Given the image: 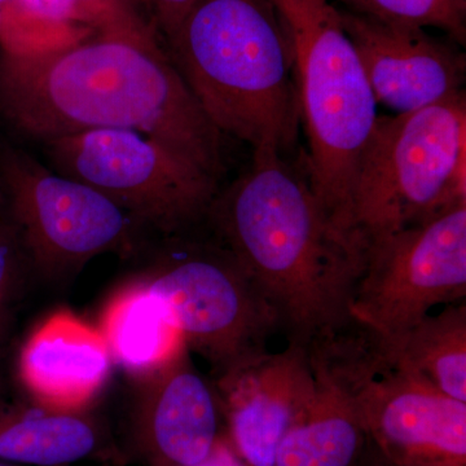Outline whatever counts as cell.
I'll return each mask as SVG.
<instances>
[{
    "label": "cell",
    "instance_id": "6da1fadb",
    "mask_svg": "<svg viewBox=\"0 0 466 466\" xmlns=\"http://www.w3.org/2000/svg\"><path fill=\"white\" fill-rule=\"evenodd\" d=\"M0 116L43 143L137 131L219 182L223 134L159 46L155 27L96 32L38 52L0 50Z\"/></svg>",
    "mask_w": 466,
    "mask_h": 466
},
{
    "label": "cell",
    "instance_id": "7a4b0ae2",
    "mask_svg": "<svg viewBox=\"0 0 466 466\" xmlns=\"http://www.w3.org/2000/svg\"><path fill=\"white\" fill-rule=\"evenodd\" d=\"M207 222L265 297L288 343L308 350L352 321L363 254L333 228L308 174L285 156L253 152L249 168L218 192Z\"/></svg>",
    "mask_w": 466,
    "mask_h": 466
},
{
    "label": "cell",
    "instance_id": "3957f363",
    "mask_svg": "<svg viewBox=\"0 0 466 466\" xmlns=\"http://www.w3.org/2000/svg\"><path fill=\"white\" fill-rule=\"evenodd\" d=\"M167 45L220 133L253 152L294 148L300 113L293 51L271 0H198Z\"/></svg>",
    "mask_w": 466,
    "mask_h": 466
},
{
    "label": "cell",
    "instance_id": "277c9868",
    "mask_svg": "<svg viewBox=\"0 0 466 466\" xmlns=\"http://www.w3.org/2000/svg\"><path fill=\"white\" fill-rule=\"evenodd\" d=\"M289 36L308 177L330 225L345 240L352 183L379 103L329 0H271Z\"/></svg>",
    "mask_w": 466,
    "mask_h": 466
},
{
    "label": "cell",
    "instance_id": "5b68a950",
    "mask_svg": "<svg viewBox=\"0 0 466 466\" xmlns=\"http://www.w3.org/2000/svg\"><path fill=\"white\" fill-rule=\"evenodd\" d=\"M465 94L379 116L352 183L349 231L370 241L429 222L466 202Z\"/></svg>",
    "mask_w": 466,
    "mask_h": 466
},
{
    "label": "cell",
    "instance_id": "8992f818",
    "mask_svg": "<svg viewBox=\"0 0 466 466\" xmlns=\"http://www.w3.org/2000/svg\"><path fill=\"white\" fill-rule=\"evenodd\" d=\"M315 376L348 398L368 441L397 466H466V403L429 388L358 321L308 349Z\"/></svg>",
    "mask_w": 466,
    "mask_h": 466
},
{
    "label": "cell",
    "instance_id": "52a82bcc",
    "mask_svg": "<svg viewBox=\"0 0 466 466\" xmlns=\"http://www.w3.org/2000/svg\"><path fill=\"white\" fill-rule=\"evenodd\" d=\"M140 280L170 309L189 351L214 377L258 357L279 330L274 311L240 263L219 242L167 238Z\"/></svg>",
    "mask_w": 466,
    "mask_h": 466
},
{
    "label": "cell",
    "instance_id": "ba28073f",
    "mask_svg": "<svg viewBox=\"0 0 466 466\" xmlns=\"http://www.w3.org/2000/svg\"><path fill=\"white\" fill-rule=\"evenodd\" d=\"M45 144L55 173L103 193L165 238L205 222L219 192L218 180L137 131L97 128Z\"/></svg>",
    "mask_w": 466,
    "mask_h": 466
},
{
    "label": "cell",
    "instance_id": "9c48e42d",
    "mask_svg": "<svg viewBox=\"0 0 466 466\" xmlns=\"http://www.w3.org/2000/svg\"><path fill=\"white\" fill-rule=\"evenodd\" d=\"M0 186L27 258L47 278L75 274L100 254L130 256L149 231L103 193L12 147L0 149Z\"/></svg>",
    "mask_w": 466,
    "mask_h": 466
},
{
    "label": "cell",
    "instance_id": "30bf717a",
    "mask_svg": "<svg viewBox=\"0 0 466 466\" xmlns=\"http://www.w3.org/2000/svg\"><path fill=\"white\" fill-rule=\"evenodd\" d=\"M466 296V202L422 225L370 241L350 315L380 336L406 332L438 305Z\"/></svg>",
    "mask_w": 466,
    "mask_h": 466
},
{
    "label": "cell",
    "instance_id": "8fae6325",
    "mask_svg": "<svg viewBox=\"0 0 466 466\" xmlns=\"http://www.w3.org/2000/svg\"><path fill=\"white\" fill-rule=\"evenodd\" d=\"M233 449L249 466H272L285 435L308 410L317 382L305 349L288 343L214 377Z\"/></svg>",
    "mask_w": 466,
    "mask_h": 466
},
{
    "label": "cell",
    "instance_id": "7c38bea8",
    "mask_svg": "<svg viewBox=\"0 0 466 466\" xmlns=\"http://www.w3.org/2000/svg\"><path fill=\"white\" fill-rule=\"evenodd\" d=\"M377 103L397 115L464 94L465 55L422 27L337 8Z\"/></svg>",
    "mask_w": 466,
    "mask_h": 466
},
{
    "label": "cell",
    "instance_id": "4fadbf2b",
    "mask_svg": "<svg viewBox=\"0 0 466 466\" xmlns=\"http://www.w3.org/2000/svg\"><path fill=\"white\" fill-rule=\"evenodd\" d=\"M189 352L139 382L131 441L148 466L198 464L225 431L216 389L193 366Z\"/></svg>",
    "mask_w": 466,
    "mask_h": 466
},
{
    "label": "cell",
    "instance_id": "5bb4252c",
    "mask_svg": "<svg viewBox=\"0 0 466 466\" xmlns=\"http://www.w3.org/2000/svg\"><path fill=\"white\" fill-rule=\"evenodd\" d=\"M99 329L63 309L35 328L18 357V377L30 400L66 412H86L112 368Z\"/></svg>",
    "mask_w": 466,
    "mask_h": 466
},
{
    "label": "cell",
    "instance_id": "9a60e30c",
    "mask_svg": "<svg viewBox=\"0 0 466 466\" xmlns=\"http://www.w3.org/2000/svg\"><path fill=\"white\" fill-rule=\"evenodd\" d=\"M99 330L113 363L137 382L158 375L188 350L170 309L140 279L109 300Z\"/></svg>",
    "mask_w": 466,
    "mask_h": 466
},
{
    "label": "cell",
    "instance_id": "2e32d148",
    "mask_svg": "<svg viewBox=\"0 0 466 466\" xmlns=\"http://www.w3.org/2000/svg\"><path fill=\"white\" fill-rule=\"evenodd\" d=\"M106 434L95 417L17 403L0 406V460L21 466H66L96 458Z\"/></svg>",
    "mask_w": 466,
    "mask_h": 466
},
{
    "label": "cell",
    "instance_id": "e0dca14e",
    "mask_svg": "<svg viewBox=\"0 0 466 466\" xmlns=\"http://www.w3.org/2000/svg\"><path fill=\"white\" fill-rule=\"evenodd\" d=\"M315 382L314 400L285 435L272 466H360L370 441L351 404L329 382L318 376Z\"/></svg>",
    "mask_w": 466,
    "mask_h": 466
},
{
    "label": "cell",
    "instance_id": "ac0fdd59",
    "mask_svg": "<svg viewBox=\"0 0 466 466\" xmlns=\"http://www.w3.org/2000/svg\"><path fill=\"white\" fill-rule=\"evenodd\" d=\"M382 339L407 373L466 403L465 300L447 305L440 314L426 315L400 336Z\"/></svg>",
    "mask_w": 466,
    "mask_h": 466
},
{
    "label": "cell",
    "instance_id": "d6986e66",
    "mask_svg": "<svg viewBox=\"0 0 466 466\" xmlns=\"http://www.w3.org/2000/svg\"><path fill=\"white\" fill-rule=\"evenodd\" d=\"M348 9L416 27H437L465 43L466 0H342Z\"/></svg>",
    "mask_w": 466,
    "mask_h": 466
},
{
    "label": "cell",
    "instance_id": "ffe728a7",
    "mask_svg": "<svg viewBox=\"0 0 466 466\" xmlns=\"http://www.w3.org/2000/svg\"><path fill=\"white\" fill-rule=\"evenodd\" d=\"M88 12L96 32L140 30L155 27L144 17L137 0H79Z\"/></svg>",
    "mask_w": 466,
    "mask_h": 466
},
{
    "label": "cell",
    "instance_id": "44dd1931",
    "mask_svg": "<svg viewBox=\"0 0 466 466\" xmlns=\"http://www.w3.org/2000/svg\"><path fill=\"white\" fill-rule=\"evenodd\" d=\"M24 254L25 250L16 226L11 218L0 217V312L16 285Z\"/></svg>",
    "mask_w": 466,
    "mask_h": 466
},
{
    "label": "cell",
    "instance_id": "7402d4cb",
    "mask_svg": "<svg viewBox=\"0 0 466 466\" xmlns=\"http://www.w3.org/2000/svg\"><path fill=\"white\" fill-rule=\"evenodd\" d=\"M149 2L153 24L158 27L159 32L167 41L198 0H149Z\"/></svg>",
    "mask_w": 466,
    "mask_h": 466
},
{
    "label": "cell",
    "instance_id": "603a6c76",
    "mask_svg": "<svg viewBox=\"0 0 466 466\" xmlns=\"http://www.w3.org/2000/svg\"><path fill=\"white\" fill-rule=\"evenodd\" d=\"M191 466H249L233 449L231 441L227 437L226 431L218 438L213 450L207 458L198 464Z\"/></svg>",
    "mask_w": 466,
    "mask_h": 466
},
{
    "label": "cell",
    "instance_id": "cb8c5ba5",
    "mask_svg": "<svg viewBox=\"0 0 466 466\" xmlns=\"http://www.w3.org/2000/svg\"><path fill=\"white\" fill-rule=\"evenodd\" d=\"M15 0H0V20L14 5Z\"/></svg>",
    "mask_w": 466,
    "mask_h": 466
},
{
    "label": "cell",
    "instance_id": "d4e9b609",
    "mask_svg": "<svg viewBox=\"0 0 466 466\" xmlns=\"http://www.w3.org/2000/svg\"><path fill=\"white\" fill-rule=\"evenodd\" d=\"M0 466H21V465L11 464V462H5V461H2V460H0Z\"/></svg>",
    "mask_w": 466,
    "mask_h": 466
},
{
    "label": "cell",
    "instance_id": "484cf974",
    "mask_svg": "<svg viewBox=\"0 0 466 466\" xmlns=\"http://www.w3.org/2000/svg\"><path fill=\"white\" fill-rule=\"evenodd\" d=\"M377 466H397V465H392V464H390V462L385 461V460L382 459L381 464H379Z\"/></svg>",
    "mask_w": 466,
    "mask_h": 466
},
{
    "label": "cell",
    "instance_id": "4316f807",
    "mask_svg": "<svg viewBox=\"0 0 466 466\" xmlns=\"http://www.w3.org/2000/svg\"><path fill=\"white\" fill-rule=\"evenodd\" d=\"M0 388H2V375H0Z\"/></svg>",
    "mask_w": 466,
    "mask_h": 466
}]
</instances>
